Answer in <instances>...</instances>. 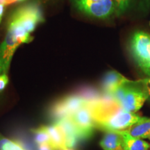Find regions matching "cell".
Wrapping results in <instances>:
<instances>
[{"instance_id":"6da1fadb","label":"cell","mask_w":150,"mask_h":150,"mask_svg":"<svg viewBox=\"0 0 150 150\" xmlns=\"http://www.w3.org/2000/svg\"><path fill=\"white\" fill-rule=\"evenodd\" d=\"M111 97L123 110L133 113H136L147 101V94L139 80H129L118 88Z\"/></svg>"},{"instance_id":"7a4b0ae2","label":"cell","mask_w":150,"mask_h":150,"mask_svg":"<svg viewBox=\"0 0 150 150\" xmlns=\"http://www.w3.org/2000/svg\"><path fill=\"white\" fill-rule=\"evenodd\" d=\"M33 38L19 28L8 26L3 42L0 45V74H7L13 56L19 46L31 42Z\"/></svg>"},{"instance_id":"3957f363","label":"cell","mask_w":150,"mask_h":150,"mask_svg":"<svg viewBox=\"0 0 150 150\" xmlns=\"http://www.w3.org/2000/svg\"><path fill=\"white\" fill-rule=\"evenodd\" d=\"M45 19L40 7L36 4H29L19 7L9 18L8 26L18 27L31 35Z\"/></svg>"},{"instance_id":"277c9868","label":"cell","mask_w":150,"mask_h":150,"mask_svg":"<svg viewBox=\"0 0 150 150\" xmlns=\"http://www.w3.org/2000/svg\"><path fill=\"white\" fill-rule=\"evenodd\" d=\"M145 117L123 110L118 106L96 122V128L104 131H120L128 129Z\"/></svg>"},{"instance_id":"5b68a950","label":"cell","mask_w":150,"mask_h":150,"mask_svg":"<svg viewBox=\"0 0 150 150\" xmlns=\"http://www.w3.org/2000/svg\"><path fill=\"white\" fill-rule=\"evenodd\" d=\"M129 50L137 65L150 77V34L143 31L134 32L129 42Z\"/></svg>"},{"instance_id":"8992f818","label":"cell","mask_w":150,"mask_h":150,"mask_svg":"<svg viewBox=\"0 0 150 150\" xmlns=\"http://www.w3.org/2000/svg\"><path fill=\"white\" fill-rule=\"evenodd\" d=\"M74 7L86 16L97 19H107L115 15L113 0H72Z\"/></svg>"},{"instance_id":"52a82bcc","label":"cell","mask_w":150,"mask_h":150,"mask_svg":"<svg viewBox=\"0 0 150 150\" xmlns=\"http://www.w3.org/2000/svg\"><path fill=\"white\" fill-rule=\"evenodd\" d=\"M86 104L87 102L81 95H68L54 103L50 109V115L56 121L70 117L74 112Z\"/></svg>"},{"instance_id":"ba28073f","label":"cell","mask_w":150,"mask_h":150,"mask_svg":"<svg viewBox=\"0 0 150 150\" xmlns=\"http://www.w3.org/2000/svg\"><path fill=\"white\" fill-rule=\"evenodd\" d=\"M70 117L79 131L82 140H87L93 136L96 125L88 105L80 108Z\"/></svg>"},{"instance_id":"9c48e42d","label":"cell","mask_w":150,"mask_h":150,"mask_svg":"<svg viewBox=\"0 0 150 150\" xmlns=\"http://www.w3.org/2000/svg\"><path fill=\"white\" fill-rule=\"evenodd\" d=\"M129 79L115 70L108 71L104 74L102 81L103 94L112 96V93L122 85L129 81Z\"/></svg>"},{"instance_id":"30bf717a","label":"cell","mask_w":150,"mask_h":150,"mask_svg":"<svg viewBox=\"0 0 150 150\" xmlns=\"http://www.w3.org/2000/svg\"><path fill=\"white\" fill-rule=\"evenodd\" d=\"M64 134L67 148H74L82 140L79 134L71 117H66L56 121Z\"/></svg>"},{"instance_id":"8fae6325","label":"cell","mask_w":150,"mask_h":150,"mask_svg":"<svg viewBox=\"0 0 150 150\" xmlns=\"http://www.w3.org/2000/svg\"><path fill=\"white\" fill-rule=\"evenodd\" d=\"M120 131L133 138L149 139L150 137V118L145 117L142 120L132 125L127 130Z\"/></svg>"},{"instance_id":"7c38bea8","label":"cell","mask_w":150,"mask_h":150,"mask_svg":"<svg viewBox=\"0 0 150 150\" xmlns=\"http://www.w3.org/2000/svg\"><path fill=\"white\" fill-rule=\"evenodd\" d=\"M50 137V143L56 150L67 149L66 142L63 131L57 122L45 126Z\"/></svg>"},{"instance_id":"4fadbf2b","label":"cell","mask_w":150,"mask_h":150,"mask_svg":"<svg viewBox=\"0 0 150 150\" xmlns=\"http://www.w3.org/2000/svg\"><path fill=\"white\" fill-rule=\"evenodd\" d=\"M99 145L104 150H124L122 137L117 131H106Z\"/></svg>"},{"instance_id":"5bb4252c","label":"cell","mask_w":150,"mask_h":150,"mask_svg":"<svg viewBox=\"0 0 150 150\" xmlns=\"http://www.w3.org/2000/svg\"><path fill=\"white\" fill-rule=\"evenodd\" d=\"M122 137L124 150H149L150 144L140 138H133L129 135L117 131Z\"/></svg>"},{"instance_id":"9a60e30c","label":"cell","mask_w":150,"mask_h":150,"mask_svg":"<svg viewBox=\"0 0 150 150\" xmlns=\"http://www.w3.org/2000/svg\"><path fill=\"white\" fill-rule=\"evenodd\" d=\"M31 131L34 136V140L37 145L42 143H50V137L45 128V126H41L38 128L33 129Z\"/></svg>"},{"instance_id":"2e32d148","label":"cell","mask_w":150,"mask_h":150,"mask_svg":"<svg viewBox=\"0 0 150 150\" xmlns=\"http://www.w3.org/2000/svg\"><path fill=\"white\" fill-rule=\"evenodd\" d=\"M0 150H26L21 145L0 134Z\"/></svg>"},{"instance_id":"e0dca14e","label":"cell","mask_w":150,"mask_h":150,"mask_svg":"<svg viewBox=\"0 0 150 150\" xmlns=\"http://www.w3.org/2000/svg\"><path fill=\"white\" fill-rule=\"evenodd\" d=\"M132 0H113L115 5V15L121 16L126 13L130 7Z\"/></svg>"},{"instance_id":"ac0fdd59","label":"cell","mask_w":150,"mask_h":150,"mask_svg":"<svg viewBox=\"0 0 150 150\" xmlns=\"http://www.w3.org/2000/svg\"><path fill=\"white\" fill-rule=\"evenodd\" d=\"M139 81L141 83L144 91L147 94V101L150 102V77L139 79Z\"/></svg>"},{"instance_id":"d6986e66","label":"cell","mask_w":150,"mask_h":150,"mask_svg":"<svg viewBox=\"0 0 150 150\" xmlns=\"http://www.w3.org/2000/svg\"><path fill=\"white\" fill-rule=\"evenodd\" d=\"M8 76L7 74H0V93L3 91L8 83Z\"/></svg>"},{"instance_id":"ffe728a7","label":"cell","mask_w":150,"mask_h":150,"mask_svg":"<svg viewBox=\"0 0 150 150\" xmlns=\"http://www.w3.org/2000/svg\"><path fill=\"white\" fill-rule=\"evenodd\" d=\"M37 150H56L50 143H42L38 145Z\"/></svg>"},{"instance_id":"44dd1931","label":"cell","mask_w":150,"mask_h":150,"mask_svg":"<svg viewBox=\"0 0 150 150\" xmlns=\"http://www.w3.org/2000/svg\"><path fill=\"white\" fill-rule=\"evenodd\" d=\"M4 9H5V5L4 4H0V22L1 21V19H2V16L4 13Z\"/></svg>"},{"instance_id":"7402d4cb","label":"cell","mask_w":150,"mask_h":150,"mask_svg":"<svg viewBox=\"0 0 150 150\" xmlns=\"http://www.w3.org/2000/svg\"><path fill=\"white\" fill-rule=\"evenodd\" d=\"M16 1H18V0H3V4L6 6V5L11 4L15 3L16 2Z\"/></svg>"},{"instance_id":"603a6c76","label":"cell","mask_w":150,"mask_h":150,"mask_svg":"<svg viewBox=\"0 0 150 150\" xmlns=\"http://www.w3.org/2000/svg\"><path fill=\"white\" fill-rule=\"evenodd\" d=\"M62 150H74L72 149V148H67V149H62Z\"/></svg>"},{"instance_id":"cb8c5ba5","label":"cell","mask_w":150,"mask_h":150,"mask_svg":"<svg viewBox=\"0 0 150 150\" xmlns=\"http://www.w3.org/2000/svg\"><path fill=\"white\" fill-rule=\"evenodd\" d=\"M0 4H3V0H0Z\"/></svg>"},{"instance_id":"d4e9b609","label":"cell","mask_w":150,"mask_h":150,"mask_svg":"<svg viewBox=\"0 0 150 150\" xmlns=\"http://www.w3.org/2000/svg\"><path fill=\"white\" fill-rule=\"evenodd\" d=\"M18 1H24V0H18Z\"/></svg>"},{"instance_id":"484cf974","label":"cell","mask_w":150,"mask_h":150,"mask_svg":"<svg viewBox=\"0 0 150 150\" xmlns=\"http://www.w3.org/2000/svg\"><path fill=\"white\" fill-rule=\"evenodd\" d=\"M149 25H150V21H149Z\"/></svg>"},{"instance_id":"4316f807","label":"cell","mask_w":150,"mask_h":150,"mask_svg":"<svg viewBox=\"0 0 150 150\" xmlns=\"http://www.w3.org/2000/svg\"><path fill=\"white\" fill-rule=\"evenodd\" d=\"M149 140H150V137H149Z\"/></svg>"},{"instance_id":"83f0119b","label":"cell","mask_w":150,"mask_h":150,"mask_svg":"<svg viewBox=\"0 0 150 150\" xmlns=\"http://www.w3.org/2000/svg\"><path fill=\"white\" fill-rule=\"evenodd\" d=\"M149 150H150V149H149Z\"/></svg>"}]
</instances>
